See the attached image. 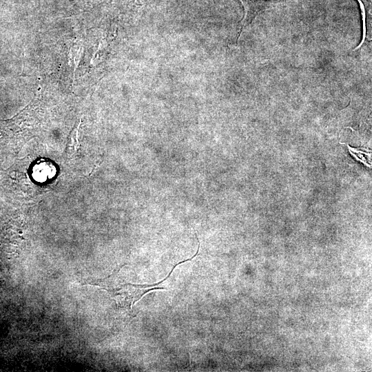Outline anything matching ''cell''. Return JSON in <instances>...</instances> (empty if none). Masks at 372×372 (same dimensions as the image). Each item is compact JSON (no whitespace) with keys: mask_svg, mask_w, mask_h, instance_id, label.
Wrapping results in <instances>:
<instances>
[{"mask_svg":"<svg viewBox=\"0 0 372 372\" xmlns=\"http://www.w3.org/2000/svg\"><path fill=\"white\" fill-rule=\"evenodd\" d=\"M359 3L360 11H361V15L362 18V24H363V34H362V39L360 42V43L356 47V48L354 49V50L360 48L361 45L364 43V41L366 38V12L364 8V5L362 3V0H357Z\"/></svg>","mask_w":372,"mask_h":372,"instance_id":"cell-5","label":"cell"},{"mask_svg":"<svg viewBox=\"0 0 372 372\" xmlns=\"http://www.w3.org/2000/svg\"><path fill=\"white\" fill-rule=\"evenodd\" d=\"M348 149L349 150V152L351 154L354 156L357 160L360 161V162L363 163L367 167H371V159L366 158L364 155H367L369 154H366L362 151H360L358 149L353 148L350 147L349 145H347Z\"/></svg>","mask_w":372,"mask_h":372,"instance_id":"cell-4","label":"cell"},{"mask_svg":"<svg viewBox=\"0 0 372 372\" xmlns=\"http://www.w3.org/2000/svg\"><path fill=\"white\" fill-rule=\"evenodd\" d=\"M80 125L79 123L70 134L68 144V154L70 156H72L79 148Z\"/></svg>","mask_w":372,"mask_h":372,"instance_id":"cell-3","label":"cell"},{"mask_svg":"<svg viewBox=\"0 0 372 372\" xmlns=\"http://www.w3.org/2000/svg\"><path fill=\"white\" fill-rule=\"evenodd\" d=\"M243 6L245 14L240 24L237 41L241 36L243 29L249 25L255 17L262 12L258 0H239Z\"/></svg>","mask_w":372,"mask_h":372,"instance_id":"cell-2","label":"cell"},{"mask_svg":"<svg viewBox=\"0 0 372 372\" xmlns=\"http://www.w3.org/2000/svg\"><path fill=\"white\" fill-rule=\"evenodd\" d=\"M189 260L190 258H188L176 264L164 280L153 285H137L125 282L121 273L122 266L105 278L90 281L84 285L97 287L107 291L114 300L117 308L132 309L136 302L149 291L166 289L163 287H159V285L170 276L178 265Z\"/></svg>","mask_w":372,"mask_h":372,"instance_id":"cell-1","label":"cell"}]
</instances>
